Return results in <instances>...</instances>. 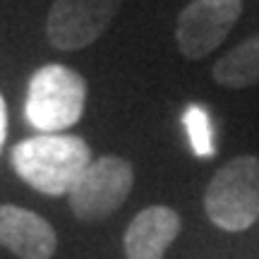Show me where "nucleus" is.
Masks as SVG:
<instances>
[{
    "label": "nucleus",
    "mask_w": 259,
    "mask_h": 259,
    "mask_svg": "<svg viewBox=\"0 0 259 259\" xmlns=\"http://www.w3.org/2000/svg\"><path fill=\"white\" fill-rule=\"evenodd\" d=\"M92 149L77 135H34L12 149V168L29 187L51 197L70 194L92 166Z\"/></svg>",
    "instance_id": "f257e3e1"
},
{
    "label": "nucleus",
    "mask_w": 259,
    "mask_h": 259,
    "mask_svg": "<svg viewBox=\"0 0 259 259\" xmlns=\"http://www.w3.org/2000/svg\"><path fill=\"white\" fill-rule=\"evenodd\" d=\"M87 106V79L60 63L38 67L29 77L24 118L38 135H58L82 120Z\"/></svg>",
    "instance_id": "f03ea898"
},
{
    "label": "nucleus",
    "mask_w": 259,
    "mask_h": 259,
    "mask_svg": "<svg viewBox=\"0 0 259 259\" xmlns=\"http://www.w3.org/2000/svg\"><path fill=\"white\" fill-rule=\"evenodd\" d=\"M204 211L221 231L252 228L259 219V158L238 156L223 163L206 185Z\"/></svg>",
    "instance_id": "7ed1b4c3"
},
{
    "label": "nucleus",
    "mask_w": 259,
    "mask_h": 259,
    "mask_svg": "<svg viewBox=\"0 0 259 259\" xmlns=\"http://www.w3.org/2000/svg\"><path fill=\"white\" fill-rule=\"evenodd\" d=\"M135 185V168L120 156H101L92 161L79 183L72 187L70 209L84 223L103 221L120 209Z\"/></svg>",
    "instance_id": "20e7f679"
},
{
    "label": "nucleus",
    "mask_w": 259,
    "mask_h": 259,
    "mask_svg": "<svg viewBox=\"0 0 259 259\" xmlns=\"http://www.w3.org/2000/svg\"><path fill=\"white\" fill-rule=\"evenodd\" d=\"M242 15V0H192L178 17L176 44L187 60H202L221 46Z\"/></svg>",
    "instance_id": "39448f33"
},
{
    "label": "nucleus",
    "mask_w": 259,
    "mask_h": 259,
    "mask_svg": "<svg viewBox=\"0 0 259 259\" xmlns=\"http://www.w3.org/2000/svg\"><path fill=\"white\" fill-rule=\"evenodd\" d=\"M122 0H56L46 19V36L58 51L92 46L118 15Z\"/></svg>",
    "instance_id": "423d86ee"
},
{
    "label": "nucleus",
    "mask_w": 259,
    "mask_h": 259,
    "mask_svg": "<svg viewBox=\"0 0 259 259\" xmlns=\"http://www.w3.org/2000/svg\"><path fill=\"white\" fill-rule=\"evenodd\" d=\"M0 245L19 259H51L58 250V235L44 216L15 204H3Z\"/></svg>",
    "instance_id": "0eeeda50"
},
{
    "label": "nucleus",
    "mask_w": 259,
    "mask_h": 259,
    "mask_svg": "<svg viewBox=\"0 0 259 259\" xmlns=\"http://www.w3.org/2000/svg\"><path fill=\"white\" fill-rule=\"evenodd\" d=\"M183 221L176 209L154 204L147 206L130 221L122 247L127 259H163L168 247L180 235Z\"/></svg>",
    "instance_id": "6e6552de"
},
{
    "label": "nucleus",
    "mask_w": 259,
    "mask_h": 259,
    "mask_svg": "<svg viewBox=\"0 0 259 259\" xmlns=\"http://www.w3.org/2000/svg\"><path fill=\"white\" fill-rule=\"evenodd\" d=\"M211 79L226 89H247L259 84V34L231 48L213 65Z\"/></svg>",
    "instance_id": "1a4fd4ad"
},
{
    "label": "nucleus",
    "mask_w": 259,
    "mask_h": 259,
    "mask_svg": "<svg viewBox=\"0 0 259 259\" xmlns=\"http://www.w3.org/2000/svg\"><path fill=\"white\" fill-rule=\"evenodd\" d=\"M183 125L194 154L202 158L213 156V130L209 113L202 106H187V111L183 113Z\"/></svg>",
    "instance_id": "9d476101"
},
{
    "label": "nucleus",
    "mask_w": 259,
    "mask_h": 259,
    "mask_svg": "<svg viewBox=\"0 0 259 259\" xmlns=\"http://www.w3.org/2000/svg\"><path fill=\"white\" fill-rule=\"evenodd\" d=\"M5 139H8V106H5V99L0 94V151H3Z\"/></svg>",
    "instance_id": "9b49d317"
}]
</instances>
